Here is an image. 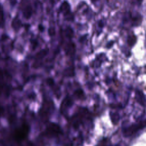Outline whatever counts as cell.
Masks as SVG:
<instances>
[{"mask_svg": "<svg viewBox=\"0 0 146 146\" xmlns=\"http://www.w3.org/2000/svg\"><path fill=\"white\" fill-rule=\"evenodd\" d=\"M29 132V127L27 124H22L21 126L15 130L14 138L17 140H24L28 135Z\"/></svg>", "mask_w": 146, "mask_h": 146, "instance_id": "cell-1", "label": "cell"}, {"mask_svg": "<svg viewBox=\"0 0 146 146\" xmlns=\"http://www.w3.org/2000/svg\"><path fill=\"white\" fill-rule=\"evenodd\" d=\"M145 126H146V122L140 123V124L136 125H132V126L127 129L126 131H125L124 134L127 135V136H130L132 134L135 133V132H136L137 131H138V130L142 129V128L144 127Z\"/></svg>", "mask_w": 146, "mask_h": 146, "instance_id": "cell-2", "label": "cell"}, {"mask_svg": "<svg viewBox=\"0 0 146 146\" xmlns=\"http://www.w3.org/2000/svg\"><path fill=\"white\" fill-rule=\"evenodd\" d=\"M22 5L23 13H24L25 17H26V18L30 17L31 14V8L30 5L29 4H27L26 2H25V4Z\"/></svg>", "mask_w": 146, "mask_h": 146, "instance_id": "cell-3", "label": "cell"}, {"mask_svg": "<svg viewBox=\"0 0 146 146\" xmlns=\"http://www.w3.org/2000/svg\"><path fill=\"white\" fill-rule=\"evenodd\" d=\"M61 11L63 13L64 15H66V17L69 16L70 17V7L68 4L67 2H65L61 6Z\"/></svg>", "mask_w": 146, "mask_h": 146, "instance_id": "cell-4", "label": "cell"}, {"mask_svg": "<svg viewBox=\"0 0 146 146\" xmlns=\"http://www.w3.org/2000/svg\"><path fill=\"white\" fill-rule=\"evenodd\" d=\"M4 24V12L2 6L0 5V26H2Z\"/></svg>", "mask_w": 146, "mask_h": 146, "instance_id": "cell-5", "label": "cell"}, {"mask_svg": "<svg viewBox=\"0 0 146 146\" xmlns=\"http://www.w3.org/2000/svg\"><path fill=\"white\" fill-rule=\"evenodd\" d=\"M136 42V37L134 35L130 36L129 38H128V43L130 46H132L134 45Z\"/></svg>", "mask_w": 146, "mask_h": 146, "instance_id": "cell-6", "label": "cell"}]
</instances>
